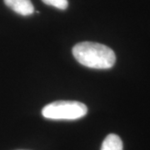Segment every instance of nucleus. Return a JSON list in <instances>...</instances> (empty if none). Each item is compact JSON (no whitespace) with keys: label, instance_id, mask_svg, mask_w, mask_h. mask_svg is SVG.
Segmentation results:
<instances>
[{"label":"nucleus","instance_id":"f03ea898","mask_svg":"<svg viewBox=\"0 0 150 150\" xmlns=\"http://www.w3.org/2000/svg\"><path fill=\"white\" fill-rule=\"evenodd\" d=\"M88 112V108L77 101H56L46 105L42 110L44 118L54 120H75L83 118Z\"/></svg>","mask_w":150,"mask_h":150},{"label":"nucleus","instance_id":"f257e3e1","mask_svg":"<svg viewBox=\"0 0 150 150\" xmlns=\"http://www.w3.org/2000/svg\"><path fill=\"white\" fill-rule=\"evenodd\" d=\"M76 60L83 66L96 69H108L115 64L116 56L110 48L101 43L83 42L73 48Z\"/></svg>","mask_w":150,"mask_h":150},{"label":"nucleus","instance_id":"20e7f679","mask_svg":"<svg viewBox=\"0 0 150 150\" xmlns=\"http://www.w3.org/2000/svg\"><path fill=\"white\" fill-rule=\"evenodd\" d=\"M101 150H123V142L118 135L108 134L103 142Z\"/></svg>","mask_w":150,"mask_h":150},{"label":"nucleus","instance_id":"7ed1b4c3","mask_svg":"<svg viewBox=\"0 0 150 150\" xmlns=\"http://www.w3.org/2000/svg\"><path fill=\"white\" fill-rule=\"evenodd\" d=\"M4 1L6 6H8L12 10L23 16L31 15L34 12V8L31 0H4Z\"/></svg>","mask_w":150,"mask_h":150},{"label":"nucleus","instance_id":"39448f33","mask_svg":"<svg viewBox=\"0 0 150 150\" xmlns=\"http://www.w3.org/2000/svg\"><path fill=\"white\" fill-rule=\"evenodd\" d=\"M42 1L45 4L54 6L61 10H64L69 6L68 0H42Z\"/></svg>","mask_w":150,"mask_h":150}]
</instances>
